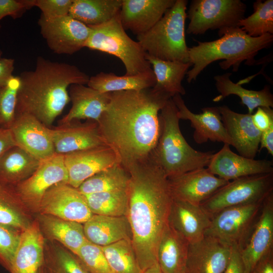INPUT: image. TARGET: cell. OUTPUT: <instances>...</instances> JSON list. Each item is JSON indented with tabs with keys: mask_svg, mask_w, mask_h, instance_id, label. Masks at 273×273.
Returning a JSON list of instances; mask_svg holds the SVG:
<instances>
[{
	"mask_svg": "<svg viewBox=\"0 0 273 273\" xmlns=\"http://www.w3.org/2000/svg\"><path fill=\"white\" fill-rule=\"evenodd\" d=\"M252 114L253 122L261 132L273 125V110L270 107H259Z\"/></svg>",
	"mask_w": 273,
	"mask_h": 273,
	"instance_id": "46",
	"label": "cell"
},
{
	"mask_svg": "<svg viewBox=\"0 0 273 273\" xmlns=\"http://www.w3.org/2000/svg\"><path fill=\"white\" fill-rule=\"evenodd\" d=\"M122 0H73L69 15L88 26L104 24L115 17Z\"/></svg>",
	"mask_w": 273,
	"mask_h": 273,
	"instance_id": "34",
	"label": "cell"
},
{
	"mask_svg": "<svg viewBox=\"0 0 273 273\" xmlns=\"http://www.w3.org/2000/svg\"><path fill=\"white\" fill-rule=\"evenodd\" d=\"M93 214L109 216H126L128 195L126 190L84 195Z\"/></svg>",
	"mask_w": 273,
	"mask_h": 273,
	"instance_id": "36",
	"label": "cell"
},
{
	"mask_svg": "<svg viewBox=\"0 0 273 273\" xmlns=\"http://www.w3.org/2000/svg\"><path fill=\"white\" fill-rule=\"evenodd\" d=\"M113 273H143L131 239H124L102 247Z\"/></svg>",
	"mask_w": 273,
	"mask_h": 273,
	"instance_id": "37",
	"label": "cell"
},
{
	"mask_svg": "<svg viewBox=\"0 0 273 273\" xmlns=\"http://www.w3.org/2000/svg\"><path fill=\"white\" fill-rule=\"evenodd\" d=\"M218 34L217 39L198 41L197 45L189 48V62L192 67L187 73L188 83L196 80L206 67L217 60H223L219 63L221 68L232 67L233 71H237L243 61L253 65L258 53L270 47L273 42L272 34L251 37L238 26L220 29Z\"/></svg>",
	"mask_w": 273,
	"mask_h": 273,
	"instance_id": "4",
	"label": "cell"
},
{
	"mask_svg": "<svg viewBox=\"0 0 273 273\" xmlns=\"http://www.w3.org/2000/svg\"><path fill=\"white\" fill-rule=\"evenodd\" d=\"M168 180L173 199L197 205L229 183L206 167L187 172Z\"/></svg>",
	"mask_w": 273,
	"mask_h": 273,
	"instance_id": "14",
	"label": "cell"
},
{
	"mask_svg": "<svg viewBox=\"0 0 273 273\" xmlns=\"http://www.w3.org/2000/svg\"><path fill=\"white\" fill-rule=\"evenodd\" d=\"M223 273H245V267L238 248L232 247L230 259Z\"/></svg>",
	"mask_w": 273,
	"mask_h": 273,
	"instance_id": "47",
	"label": "cell"
},
{
	"mask_svg": "<svg viewBox=\"0 0 273 273\" xmlns=\"http://www.w3.org/2000/svg\"><path fill=\"white\" fill-rule=\"evenodd\" d=\"M6 187V186H4L0 184V190H2L3 189H4V188Z\"/></svg>",
	"mask_w": 273,
	"mask_h": 273,
	"instance_id": "54",
	"label": "cell"
},
{
	"mask_svg": "<svg viewBox=\"0 0 273 273\" xmlns=\"http://www.w3.org/2000/svg\"><path fill=\"white\" fill-rule=\"evenodd\" d=\"M20 203L13 188L0 190V224L22 232L29 224L19 210Z\"/></svg>",
	"mask_w": 273,
	"mask_h": 273,
	"instance_id": "40",
	"label": "cell"
},
{
	"mask_svg": "<svg viewBox=\"0 0 273 273\" xmlns=\"http://www.w3.org/2000/svg\"><path fill=\"white\" fill-rule=\"evenodd\" d=\"M42 266L46 273H88L75 254L61 247L44 253Z\"/></svg>",
	"mask_w": 273,
	"mask_h": 273,
	"instance_id": "39",
	"label": "cell"
},
{
	"mask_svg": "<svg viewBox=\"0 0 273 273\" xmlns=\"http://www.w3.org/2000/svg\"><path fill=\"white\" fill-rule=\"evenodd\" d=\"M232 247L208 237L189 244L185 273H223L230 259Z\"/></svg>",
	"mask_w": 273,
	"mask_h": 273,
	"instance_id": "21",
	"label": "cell"
},
{
	"mask_svg": "<svg viewBox=\"0 0 273 273\" xmlns=\"http://www.w3.org/2000/svg\"><path fill=\"white\" fill-rule=\"evenodd\" d=\"M2 54H3L2 51L1 49H0V58H2Z\"/></svg>",
	"mask_w": 273,
	"mask_h": 273,
	"instance_id": "55",
	"label": "cell"
},
{
	"mask_svg": "<svg viewBox=\"0 0 273 273\" xmlns=\"http://www.w3.org/2000/svg\"><path fill=\"white\" fill-rule=\"evenodd\" d=\"M260 145L259 151L265 148L269 154L273 156V125L261 132Z\"/></svg>",
	"mask_w": 273,
	"mask_h": 273,
	"instance_id": "51",
	"label": "cell"
},
{
	"mask_svg": "<svg viewBox=\"0 0 273 273\" xmlns=\"http://www.w3.org/2000/svg\"><path fill=\"white\" fill-rule=\"evenodd\" d=\"M263 202L229 207L217 212L210 218L205 236L241 250L258 219Z\"/></svg>",
	"mask_w": 273,
	"mask_h": 273,
	"instance_id": "9",
	"label": "cell"
},
{
	"mask_svg": "<svg viewBox=\"0 0 273 273\" xmlns=\"http://www.w3.org/2000/svg\"><path fill=\"white\" fill-rule=\"evenodd\" d=\"M38 209L41 214L83 224L93 214L86 198L77 188L68 184H58L43 196Z\"/></svg>",
	"mask_w": 273,
	"mask_h": 273,
	"instance_id": "13",
	"label": "cell"
},
{
	"mask_svg": "<svg viewBox=\"0 0 273 273\" xmlns=\"http://www.w3.org/2000/svg\"><path fill=\"white\" fill-rule=\"evenodd\" d=\"M68 93L72 107L59 124L80 119L98 122L109 102L111 93H101L84 84H72Z\"/></svg>",
	"mask_w": 273,
	"mask_h": 273,
	"instance_id": "25",
	"label": "cell"
},
{
	"mask_svg": "<svg viewBox=\"0 0 273 273\" xmlns=\"http://www.w3.org/2000/svg\"><path fill=\"white\" fill-rule=\"evenodd\" d=\"M75 255L88 273H113L101 246L88 241Z\"/></svg>",
	"mask_w": 273,
	"mask_h": 273,
	"instance_id": "42",
	"label": "cell"
},
{
	"mask_svg": "<svg viewBox=\"0 0 273 273\" xmlns=\"http://www.w3.org/2000/svg\"><path fill=\"white\" fill-rule=\"evenodd\" d=\"M254 12L242 19L238 26L251 37L268 33L273 35V1L257 0L253 3Z\"/></svg>",
	"mask_w": 273,
	"mask_h": 273,
	"instance_id": "38",
	"label": "cell"
},
{
	"mask_svg": "<svg viewBox=\"0 0 273 273\" xmlns=\"http://www.w3.org/2000/svg\"><path fill=\"white\" fill-rule=\"evenodd\" d=\"M40 224L46 235L62 244L75 255L88 241L84 235L82 223L41 214Z\"/></svg>",
	"mask_w": 273,
	"mask_h": 273,
	"instance_id": "33",
	"label": "cell"
},
{
	"mask_svg": "<svg viewBox=\"0 0 273 273\" xmlns=\"http://www.w3.org/2000/svg\"><path fill=\"white\" fill-rule=\"evenodd\" d=\"M68 174L64 155L55 153L40 161L35 171L13 189L20 201L30 207L38 209L46 193L60 183L68 184Z\"/></svg>",
	"mask_w": 273,
	"mask_h": 273,
	"instance_id": "11",
	"label": "cell"
},
{
	"mask_svg": "<svg viewBox=\"0 0 273 273\" xmlns=\"http://www.w3.org/2000/svg\"><path fill=\"white\" fill-rule=\"evenodd\" d=\"M189 243L168 223L157 251V261L162 273H185Z\"/></svg>",
	"mask_w": 273,
	"mask_h": 273,
	"instance_id": "28",
	"label": "cell"
},
{
	"mask_svg": "<svg viewBox=\"0 0 273 273\" xmlns=\"http://www.w3.org/2000/svg\"><path fill=\"white\" fill-rule=\"evenodd\" d=\"M175 0H122L119 13L121 24L136 36L153 27Z\"/></svg>",
	"mask_w": 273,
	"mask_h": 273,
	"instance_id": "22",
	"label": "cell"
},
{
	"mask_svg": "<svg viewBox=\"0 0 273 273\" xmlns=\"http://www.w3.org/2000/svg\"><path fill=\"white\" fill-rule=\"evenodd\" d=\"M64 158L68 174V184L77 189L94 174L120 164L117 154L109 146L65 154Z\"/></svg>",
	"mask_w": 273,
	"mask_h": 273,
	"instance_id": "16",
	"label": "cell"
},
{
	"mask_svg": "<svg viewBox=\"0 0 273 273\" xmlns=\"http://www.w3.org/2000/svg\"><path fill=\"white\" fill-rule=\"evenodd\" d=\"M21 233L0 224V264L8 271L18 246Z\"/></svg>",
	"mask_w": 273,
	"mask_h": 273,
	"instance_id": "43",
	"label": "cell"
},
{
	"mask_svg": "<svg viewBox=\"0 0 273 273\" xmlns=\"http://www.w3.org/2000/svg\"><path fill=\"white\" fill-rule=\"evenodd\" d=\"M35 1L0 0V21L6 16L14 19L20 18L26 11L35 7Z\"/></svg>",
	"mask_w": 273,
	"mask_h": 273,
	"instance_id": "45",
	"label": "cell"
},
{
	"mask_svg": "<svg viewBox=\"0 0 273 273\" xmlns=\"http://www.w3.org/2000/svg\"><path fill=\"white\" fill-rule=\"evenodd\" d=\"M210 219L200 205L172 199L168 223L189 244L205 237Z\"/></svg>",
	"mask_w": 273,
	"mask_h": 273,
	"instance_id": "24",
	"label": "cell"
},
{
	"mask_svg": "<svg viewBox=\"0 0 273 273\" xmlns=\"http://www.w3.org/2000/svg\"><path fill=\"white\" fill-rule=\"evenodd\" d=\"M17 146L10 129L0 127V158L11 148Z\"/></svg>",
	"mask_w": 273,
	"mask_h": 273,
	"instance_id": "49",
	"label": "cell"
},
{
	"mask_svg": "<svg viewBox=\"0 0 273 273\" xmlns=\"http://www.w3.org/2000/svg\"><path fill=\"white\" fill-rule=\"evenodd\" d=\"M41 161L16 146L0 158V184L13 188L29 177Z\"/></svg>",
	"mask_w": 273,
	"mask_h": 273,
	"instance_id": "29",
	"label": "cell"
},
{
	"mask_svg": "<svg viewBox=\"0 0 273 273\" xmlns=\"http://www.w3.org/2000/svg\"><path fill=\"white\" fill-rule=\"evenodd\" d=\"M273 194L264 200L258 219L243 247L239 250L245 273H250L256 264L272 251Z\"/></svg>",
	"mask_w": 273,
	"mask_h": 273,
	"instance_id": "17",
	"label": "cell"
},
{
	"mask_svg": "<svg viewBox=\"0 0 273 273\" xmlns=\"http://www.w3.org/2000/svg\"><path fill=\"white\" fill-rule=\"evenodd\" d=\"M73 0H35V6L41 11L42 17L53 19L69 15Z\"/></svg>",
	"mask_w": 273,
	"mask_h": 273,
	"instance_id": "44",
	"label": "cell"
},
{
	"mask_svg": "<svg viewBox=\"0 0 273 273\" xmlns=\"http://www.w3.org/2000/svg\"><path fill=\"white\" fill-rule=\"evenodd\" d=\"M214 153L207 168L216 176L230 181L247 176L273 172L272 161L248 158L233 152L223 144Z\"/></svg>",
	"mask_w": 273,
	"mask_h": 273,
	"instance_id": "20",
	"label": "cell"
},
{
	"mask_svg": "<svg viewBox=\"0 0 273 273\" xmlns=\"http://www.w3.org/2000/svg\"><path fill=\"white\" fill-rule=\"evenodd\" d=\"M15 60L12 58H0V85L6 84L13 76Z\"/></svg>",
	"mask_w": 273,
	"mask_h": 273,
	"instance_id": "48",
	"label": "cell"
},
{
	"mask_svg": "<svg viewBox=\"0 0 273 273\" xmlns=\"http://www.w3.org/2000/svg\"><path fill=\"white\" fill-rule=\"evenodd\" d=\"M38 273H46L44 270V269L43 268V266H42L41 267V268L40 269V270L38 271Z\"/></svg>",
	"mask_w": 273,
	"mask_h": 273,
	"instance_id": "53",
	"label": "cell"
},
{
	"mask_svg": "<svg viewBox=\"0 0 273 273\" xmlns=\"http://www.w3.org/2000/svg\"><path fill=\"white\" fill-rule=\"evenodd\" d=\"M156 77L152 68L135 75L118 76L113 73H99L89 77L87 86L101 93L141 90L152 88Z\"/></svg>",
	"mask_w": 273,
	"mask_h": 273,
	"instance_id": "32",
	"label": "cell"
},
{
	"mask_svg": "<svg viewBox=\"0 0 273 273\" xmlns=\"http://www.w3.org/2000/svg\"><path fill=\"white\" fill-rule=\"evenodd\" d=\"M177 109L179 119L189 120L194 129V141L202 144L208 140L222 142L233 146V142L228 134L221 121L218 107H204L202 112L195 114L187 107L181 96L176 95L172 98Z\"/></svg>",
	"mask_w": 273,
	"mask_h": 273,
	"instance_id": "19",
	"label": "cell"
},
{
	"mask_svg": "<svg viewBox=\"0 0 273 273\" xmlns=\"http://www.w3.org/2000/svg\"><path fill=\"white\" fill-rule=\"evenodd\" d=\"M87 240L104 247L124 239L131 240V232L126 216L93 214L83 224Z\"/></svg>",
	"mask_w": 273,
	"mask_h": 273,
	"instance_id": "27",
	"label": "cell"
},
{
	"mask_svg": "<svg viewBox=\"0 0 273 273\" xmlns=\"http://www.w3.org/2000/svg\"><path fill=\"white\" fill-rule=\"evenodd\" d=\"M55 153L65 155L74 152L109 146L102 137L97 121L87 120L84 123L74 120L50 127Z\"/></svg>",
	"mask_w": 273,
	"mask_h": 273,
	"instance_id": "15",
	"label": "cell"
},
{
	"mask_svg": "<svg viewBox=\"0 0 273 273\" xmlns=\"http://www.w3.org/2000/svg\"><path fill=\"white\" fill-rule=\"evenodd\" d=\"M221 121L240 155L254 159L259 151L261 132L254 125L251 114H241L227 106L218 107Z\"/></svg>",
	"mask_w": 273,
	"mask_h": 273,
	"instance_id": "23",
	"label": "cell"
},
{
	"mask_svg": "<svg viewBox=\"0 0 273 273\" xmlns=\"http://www.w3.org/2000/svg\"><path fill=\"white\" fill-rule=\"evenodd\" d=\"M250 273H273L272 251L263 257Z\"/></svg>",
	"mask_w": 273,
	"mask_h": 273,
	"instance_id": "50",
	"label": "cell"
},
{
	"mask_svg": "<svg viewBox=\"0 0 273 273\" xmlns=\"http://www.w3.org/2000/svg\"><path fill=\"white\" fill-rule=\"evenodd\" d=\"M187 4L188 1L175 0L153 27L136 36L147 54L163 60L189 62L185 37Z\"/></svg>",
	"mask_w": 273,
	"mask_h": 273,
	"instance_id": "6",
	"label": "cell"
},
{
	"mask_svg": "<svg viewBox=\"0 0 273 273\" xmlns=\"http://www.w3.org/2000/svg\"><path fill=\"white\" fill-rule=\"evenodd\" d=\"M44 240L39 225L29 224L21 233L10 273H38L44 260Z\"/></svg>",
	"mask_w": 273,
	"mask_h": 273,
	"instance_id": "26",
	"label": "cell"
},
{
	"mask_svg": "<svg viewBox=\"0 0 273 273\" xmlns=\"http://www.w3.org/2000/svg\"><path fill=\"white\" fill-rule=\"evenodd\" d=\"M177 109L172 98L160 111V134L151 156L168 178L200 168L206 167L214 153L192 148L180 130Z\"/></svg>",
	"mask_w": 273,
	"mask_h": 273,
	"instance_id": "5",
	"label": "cell"
},
{
	"mask_svg": "<svg viewBox=\"0 0 273 273\" xmlns=\"http://www.w3.org/2000/svg\"><path fill=\"white\" fill-rule=\"evenodd\" d=\"M16 113L30 114L48 127L70 102L68 88L87 84L89 77L75 65L37 58L35 68L19 75Z\"/></svg>",
	"mask_w": 273,
	"mask_h": 273,
	"instance_id": "3",
	"label": "cell"
},
{
	"mask_svg": "<svg viewBox=\"0 0 273 273\" xmlns=\"http://www.w3.org/2000/svg\"><path fill=\"white\" fill-rule=\"evenodd\" d=\"M146 59L152 66L156 83L152 88L171 98L184 95L186 90L182 81L192 65L190 62L161 60L146 54Z\"/></svg>",
	"mask_w": 273,
	"mask_h": 273,
	"instance_id": "30",
	"label": "cell"
},
{
	"mask_svg": "<svg viewBox=\"0 0 273 273\" xmlns=\"http://www.w3.org/2000/svg\"><path fill=\"white\" fill-rule=\"evenodd\" d=\"M40 33L55 53L72 55L85 47L90 28L69 15L53 19L40 16Z\"/></svg>",
	"mask_w": 273,
	"mask_h": 273,
	"instance_id": "12",
	"label": "cell"
},
{
	"mask_svg": "<svg viewBox=\"0 0 273 273\" xmlns=\"http://www.w3.org/2000/svg\"><path fill=\"white\" fill-rule=\"evenodd\" d=\"M89 27L91 31L85 47L117 57L124 65L125 75H135L152 69L147 53L123 28L119 13L104 24Z\"/></svg>",
	"mask_w": 273,
	"mask_h": 273,
	"instance_id": "7",
	"label": "cell"
},
{
	"mask_svg": "<svg viewBox=\"0 0 273 273\" xmlns=\"http://www.w3.org/2000/svg\"><path fill=\"white\" fill-rule=\"evenodd\" d=\"M126 217L131 242L139 265L144 272L157 262V251L168 224L172 201L169 180L151 157L129 166Z\"/></svg>",
	"mask_w": 273,
	"mask_h": 273,
	"instance_id": "2",
	"label": "cell"
},
{
	"mask_svg": "<svg viewBox=\"0 0 273 273\" xmlns=\"http://www.w3.org/2000/svg\"><path fill=\"white\" fill-rule=\"evenodd\" d=\"M19 76H13L5 84L0 85V127L10 129L16 115Z\"/></svg>",
	"mask_w": 273,
	"mask_h": 273,
	"instance_id": "41",
	"label": "cell"
},
{
	"mask_svg": "<svg viewBox=\"0 0 273 273\" xmlns=\"http://www.w3.org/2000/svg\"><path fill=\"white\" fill-rule=\"evenodd\" d=\"M143 273H162L160 267L157 262L146 270Z\"/></svg>",
	"mask_w": 273,
	"mask_h": 273,
	"instance_id": "52",
	"label": "cell"
},
{
	"mask_svg": "<svg viewBox=\"0 0 273 273\" xmlns=\"http://www.w3.org/2000/svg\"><path fill=\"white\" fill-rule=\"evenodd\" d=\"M10 129L17 146L38 160L42 161L55 153L50 127L33 116L16 113Z\"/></svg>",
	"mask_w": 273,
	"mask_h": 273,
	"instance_id": "18",
	"label": "cell"
},
{
	"mask_svg": "<svg viewBox=\"0 0 273 273\" xmlns=\"http://www.w3.org/2000/svg\"><path fill=\"white\" fill-rule=\"evenodd\" d=\"M231 74L228 72L214 77L216 89L220 95L214 98L213 101H220L232 95L237 96L241 103L247 107L248 113L251 114L259 107H273V95L268 85L260 90L247 89L233 82L230 78Z\"/></svg>",
	"mask_w": 273,
	"mask_h": 273,
	"instance_id": "31",
	"label": "cell"
},
{
	"mask_svg": "<svg viewBox=\"0 0 273 273\" xmlns=\"http://www.w3.org/2000/svg\"><path fill=\"white\" fill-rule=\"evenodd\" d=\"M129 181L128 171L117 164L86 179L77 189L84 195L126 190Z\"/></svg>",
	"mask_w": 273,
	"mask_h": 273,
	"instance_id": "35",
	"label": "cell"
},
{
	"mask_svg": "<svg viewBox=\"0 0 273 273\" xmlns=\"http://www.w3.org/2000/svg\"><path fill=\"white\" fill-rule=\"evenodd\" d=\"M170 98L152 88L111 93L97 122L102 137L126 170L151 157L160 134L159 112Z\"/></svg>",
	"mask_w": 273,
	"mask_h": 273,
	"instance_id": "1",
	"label": "cell"
},
{
	"mask_svg": "<svg viewBox=\"0 0 273 273\" xmlns=\"http://www.w3.org/2000/svg\"><path fill=\"white\" fill-rule=\"evenodd\" d=\"M246 5L240 0H193L188 11L189 34H204L208 30L238 26Z\"/></svg>",
	"mask_w": 273,
	"mask_h": 273,
	"instance_id": "10",
	"label": "cell"
},
{
	"mask_svg": "<svg viewBox=\"0 0 273 273\" xmlns=\"http://www.w3.org/2000/svg\"><path fill=\"white\" fill-rule=\"evenodd\" d=\"M273 172L233 180L201 204L211 218L224 209L263 201L272 192Z\"/></svg>",
	"mask_w": 273,
	"mask_h": 273,
	"instance_id": "8",
	"label": "cell"
}]
</instances>
